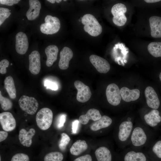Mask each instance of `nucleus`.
<instances>
[{
	"label": "nucleus",
	"mask_w": 161,
	"mask_h": 161,
	"mask_svg": "<svg viewBox=\"0 0 161 161\" xmlns=\"http://www.w3.org/2000/svg\"><path fill=\"white\" fill-rule=\"evenodd\" d=\"M149 53L155 57H161V42H153L148 46Z\"/></svg>",
	"instance_id": "cd10ccee"
},
{
	"label": "nucleus",
	"mask_w": 161,
	"mask_h": 161,
	"mask_svg": "<svg viewBox=\"0 0 161 161\" xmlns=\"http://www.w3.org/2000/svg\"><path fill=\"white\" fill-rule=\"evenodd\" d=\"M62 1L61 0H56V2L57 3H59Z\"/></svg>",
	"instance_id": "c03bdc74"
},
{
	"label": "nucleus",
	"mask_w": 161,
	"mask_h": 161,
	"mask_svg": "<svg viewBox=\"0 0 161 161\" xmlns=\"http://www.w3.org/2000/svg\"><path fill=\"white\" fill-rule=\"evenodd\" d=\"M74 161H92V159L90 155L87 154L76 158Z\"/></svg>",
	"instance_id": "58836bf2"
},
{
	"label": "nucleus",
	"mask_w": 161,
	"mask_h": 161,
	"mask_svg": "<svg viewBox=\"0 0 161 161\" xmlns=\"http://www.w3.org/2000/svg\"><path fill=\"white\" fill-rule=\"evenodd\" d=\"M47 1L52 4H54L56 2V0H47Z\"/></svg>",
	"instance_id": "37998d69"
},
{
	"label": "nucleus",
	"mask_w": 161,
	"mask_h": 161,
	"mask_svg": "<svg viewBox=\"0 0 161 161\" xmlns=\"http://www.w3.org/2000/svg\"><path fill=\"white\" fill-rule=\"evenodd\" d=\"M73 52L71 49L66 47H64L60 52V58L58 63L59 68L62 70L67 69L69 62L73 56Z\"/></svg>",
	"instance_id": "ddd939ff"
},
{
	"label": "nucleus",
	"mask_w": 161,
	"mask_h": 161,
	"mask_svg": "<svg viewBox=\"0 0 161 161\" xmlns=\"http://www.w3.org/2000/svg\"><path fill=\"white\" fill-rule=\"evenodd\" d=\"M11 65H12V64H11Z\"/></svg>",
	"instance_id": "de8ad7c7"
},
{
	"label": "nucleus",
	"mask_w": 161,
	"mask_h": 161,
	"mask_svg": "<svg viewBox=\"0 0 161 161\" xmlns=\"http://www.w3.org/2000/svg\"><path fill=\"white\" fill-rule=\"evenodd\" d=\"M53 117V113L50 109L47 108H42L38 112L36 115L37 125L41 129L47 130L51 125Z\"/></svg>",
	"instance_id": "f03ea898"
},
{
	"label": "nucleus",
	"mask_w": 161,
	"mask_h": 161,
	"mask_svg": "<svg viewBox=\"0 0 161 161\" xmlns=\"http://www.w3.org/2000/svg\"><path fill=\"white\" fill-rule=\"evenodd\" d=\"M20 1V0H0L1 4L8 6H11L14 4H17Z\"/></svg>",
	"instance_id": "4c0bfd02"
},
{
	"label": "nucleus",
	"mask_w": 161,
	"mask_h": 161,
	"mask_svg": "<svg viewBox=\"0 0 161 161\" xmlns=\"http://www.w3.org/2000/svg\"><path fill=\"white\" fill-rule=\"evenodd\" d=\"M80 122L79 120H74L72 123V131L73 133H76Z\"/></svg>",
	"instance_id": "ea45409f"
},
{
	"label": "nucleus",
	"mask_w": 161,
	"mask_h": 161,
	"mask_svg": "<svg viewBox=\"0 0 161 161\" xmlns=\"http://www.w3.org/2000/svg\"><path fill=\"white\" fill-rule=\"evenodd\" d=\"M30 7L27 11L26 16L29 20H33L39 16L41 9V4L38 0H29Z\"/></svg>",
	"instance_id": "f3484780"
},
{
	"label": "nucleus",
	"mask_w": 161,
	"mask_h": 161,
	"mask_svg": "<svg viewBox=\"0 0 161 161\" xmlns=\"http://www.w3.org/2000/svg\"><path fill=\"white\" fill-rule=\"evenodd\" d=\"M88 148V145L84 140H80L76 141L70 149V151L72 155H79L85 151Z\"/></svg>",
	"instance_id": "b1692460"
},
{
	"label": "nucleus",
	"mask_w": 161,
	"mask_h": 161,
	"mask_svg": "<svg viewBox=\"0 0 161 161\" xmlns=\"http://www.w3.org/2000/svg\"><path fill=\"white\" fill-rule=\"evenodd\" d=\"M120 92L122 98L126 102L136 100L140 96V91L137 89H130L127 87H124L120 89Z\"/></svg>",
	"instance_id": "a211bd4d"
},
{
	"label": "nucleus",
	"mask_w": 161,
	"mask_h": 161,
	"mask_svg": "<svg viewBox=\"0 0 161 161\" xmlns=\"http://www.w3.org/2000/svg\"><path fill=\"white\" fill-rule=\"evenodd\" d=\"M45 23L40 26L41 32L47 35H52L57 32L61 27V23L58 18L50 15L46 16L44 18Z\"/></svg>",
	"instance_id": "7ed1b4c3"
},
{
	"label": "nucleus",
	"mask_w": 161,
	"mask_h": 161,
	"mask_svg": "<svg viewBox=\"0 0 161 161\" xmlns=\"http://www.w3.org/2000/svg\"><path fill=\"white\" fill-rule=\"evenodd\" d=\"M0 122L4 130L10 131L16 126V120L12 114L9 112H4L0 114Z\"/></svg>",
	"instance_id": "6e6552de"
},
{
	"label": "nucleus",
	"mask_w": 161,
	"mask_h": 161,
	"mask_svg": "<svg viewBox=\"0 0 161 161\" xmlns=\"http://www.w3.org/2000/svg\"><path fill=\"white\" fill-rule=\"evenodd\" d=\"M161 1L160 0H145L144 1L147 3H154Z\"/></svg>",
	"instance_id": "79ce46f5"
},
{
	"label": "nucleus",
	"mask_w": 161,
	"mask_h": 161,
	"mask_svg": "<svg viewBox=\"0 0 161 161\" xmlns=\"http://www.w3.org/2000/svg\"><path fill=\"white\" fill-rule=\"evenodd\" d=\"M0 103L2 109L4 111H7L12 108L13 104L8 98L3 97L0 91Z\"/></svg>",
	"instance_id": "c756f323"
},
{
	"label": "nucleus",
	"mask_w": 161,
	"mask_h": 161,
	"mask_svg": "<svg viewBox=\"0 0 161 161\" xmlns=\"http://www.w3.org/2000/svg\"><path fill=\"white\" fill-rule=\"evenodd\" d=\"M64 156L61 153L54 151L49 153L44 157V161H62Z\"/></svg>",
	"instance_id": "c85d7f7f"
},
{
	"label": "nucleus",
	"mask_w": 161,
	"mask_h": 161,
	"mask_svg": "<svg viewBox=\"0 0 161 161\" xmlns=\"http://www.w3.org/2000/svg\"><path fill=\"white\" fill-rule=\"evenodd\" d=\"M8 133L5 131H0V142H1L5 140L8 136Z\"/></svg>",
	"instance_id": "a19ab883"
},
{
	"label": "nucleus",
	"mask_w": 161,
	"mask_h": 161,
	"mask_svg": "<svg viewBox=\"0 0 161 161\" xmlns=\"http://www.w3.org/2000/svg\"><path fill=\"white\" fill-rule=\"evenodd\" d=\"M29 59L30 71L33 74H38L41 68L40 56L39 52L36 50L32 51L29 55Z\"/></svg>",
	"instance_id": "9b49d317"
},
{
	"label": "nucleus",
	"mask_w": 161,
	"mask_h": 161,
	"mask_svg": "<svg viewBox=\"0 0 161 161\" xmlns=\"http://www.w3.org/2000/svg\"><path fill=\"white\" fill-rule=\"evenodd\" d=\"M64 1H66V0H64Z\"/></svg>",
	"instance_id": "49530a36"
},
{
	"label": "nucleus",
	"mask_w": 161,
	"mask_h": 161,
	"mask_svg": "<svg viewBox=\"0 0 161 161\" xmlns=\"http://www.w3.org/2000/svg\"><path fill=\"white\" fill-rule=\"evenodd\" d=\"M74 84L78 91L76 97L77 100L81 103L87 101L92 95L89 87L78 80H76Z\"/></svg>",
	"instance_id": "0eeeda50"
},
{
	"label": "nucleus",
	"mask_w": 161,
	"mask_h": 161,
	"mask_svg": "<svg viewBox=\"0 0 161 161\" xmlns=\"http://www.w3.org/2000/svg\"><path fill=\"white\" fill-rule=\"evenodd\" d=\"M44 86L47 87V89H49L53 90H56L58 89V86L55 83L48 80L44 81Z\"/></svg>",
	"instance_id": "c9c22d12"
},
{
	"label": "nucleus",
	"mask_w": 161,
	"mask_h": 161,
	"mask_svg": "<svg viewBox=\"0 0 161 161\" xmlns=\"http://www.w3.org/2000/svg\"><path fill=\"white\" fill-rule=\"evenodd\" d=\"M159 77H160V81H161V72L160 73V75H159Z\"/></svg>",
	"instance_id": "a18cd8bd"
},
{
	"label": "nucleus",
	"mask_w": 161,
	"mask_h": 161,
	"mask_svg": "<svg viewBox=\"0 0 161 161\" xmlns=\"http://www.w3.org/2000/svg\"><path fill=\"white\" fill-rule=\"evenodd\" d=\"M70 140L69 136L66 133H63L61 134V138L60 141L58 146L62 151L64 150Z\"/></svg>",
	"instance_id": "7c9ffc66"
},
{
	"label": "nucleus",
	"mask_w": 161,
	"mask_h": 161,
	"mask_svg": "<svg viewBox=\"0 0 161 161\" xmlns=\"http://www.w3.org/2000/svg\"><path fill=\"white\" fill-rule=\"evenodd\" d=\"M152 151L157 156L161 159V140L157 142L152 148Z\"/></svg>",
	"instance_id": "72a5a7b5"
},
{
	"label": "nucleus",
	"mask_w": 161,
	"mask_h": 161,
	"mask_svg": "<svg viewBox=\"0 0 161 161\" xmlns=\"http://www.w3.org/2000/svg\"><path fill=\"white\" fill-rule=\"evenodd\" d=\"M112 122V120L110 117L104 115L99 119L93 122L91 124L90 128L92 131H97L108 127L111 125Z\"/></svg>",
	"instance_id": "4be33fe9"
},
{
	"label": "nucleus",
	"mask_w": 161,
	"mask_h": 161,
	"mask_svg": "<svg viewBox=\"0 0 161 161\" xmlns=\"http://www.w3.org/2000/svg\"><path fill=\"white\" fill-rule=\"evenodd\" d=\"M90 62L100 73H106L109 70L110 65L105 59L98 56L92 55L89 57Z\"/></svg>",
	"instance_id": "1a4fd4ad"
},
{
	"label": "nucleus",
	"mask_w": 161,
	"mask_h": 161,
	"mask_svg": "<svg viewBox=\"0 0 161 161\" xmlns=\"http://www.w3.org/2000/svg\"><path fill=\"white\" fill-rule=\"evenodd\" d=\"M81 22L84 25V31L90 35L97 36L101 33L102 26L93 15L90 14L84 15L81 18Z\"/></svg>",
	"instance_id": "f257e3e1"
},
{
	"label": "nucleus",
	"mask_w": 161,
	"mask_h": 161,
	"mask_svg": "<svg viewBox=\"0 0 161 161\" xmlns=\"http://www.w3.org/2000/svg\"><path fill=\"white\" fill-rule=\"evenodd\" d=\"M35 133V130L32 128L30 129L28 131L24 129H21L19 131L18 136L20 143L24 146H30L32 143V139Z\"/></svg>",
	"instance_id": "4468645a"
},
{
	"label": "nucleus",
	"mask_w": 161,
	"mask_h": 161,
	"mask_svg": "<svg viewBox=\"0 0 161 161\" xmlns=\"http://www.w3.org/2000/svg\"><path fill=\"white\" fill-rule=\"evenodd\" d=\"M11 161H30L28 156L23 153H18L12 157Z\"/></svg>",
	"instance_id": "473e14b6"
},
{
	"label": "nucleus",
	"mask_w": 161,
	"mask_h": 161,
	"mask_svg": "<svg viewBox=\"0 0 161 161\" xmlns=\"http://www.w3.org/2000/svg\"><path fill=\"white\" fill-rule=\"evenodd\" d=\"M4 87L10 97L12 99L16 97V90L14 82L11 76L6 77L4 81Z\"/></svg>",
	"instance_id": "a878e982"
},
{
	"label": "nucleus",
	"mask_w": 161,
	"mask_h": 161,
	"mask_svg": "<svg viewBox=\"0 0 161 161\" xmlns=\"http://www.w3.org/2000/svg\"><path fill=\"white\" fill-rule=\"evenodd\" d=\"M132 127L133 124L130 121H125L122 122L119 126V139L122 141L126 140L130 134Z\"/></svg>",
	"instance_id": "412c9836"
},
{
	"label": "nucleus",
	"mask_w": 161,
	"mask_h": 161,
	"mask_svg": "<svg viewBox=\"0 0 161 161\" xmlns=\"http://www.w3.org/2000/svg\"><path fill=\"white\" fill-rule=\"evenodd\" d=\"M151 34L154 38H161V17L153 16L149 18Z\"/></svg>",
	"instance_id": "dca6fc26"
},
{
	"label": "nucleus",
	"mask_w": 161,
	"mask_h": 161,
	"mask_svg": "<svg viewBox=\"0 0 161 161\" xmlns=\"http://www.w3.org/2000/svg\"><path fill=\"white\" fill-rule=\"evenodd\" d=\"M11 10L8 9L4 7L0 8V26L8 18L11 14Z\"/></svg>",
	"instance_id": "2f4dec72"
},
{
	"label": "nucleus",
	"mask_w": 161,
	"mask_h": 161,
	"mask_svg": "<svg viewBox=\"0 0 161 161\" xmlns=\"http://www.w3.org/2000/svg\"><path fill=\"white\" fill-rule=\"evenodd\" d=\"M18 103L21 109L30 115L34 114L39 106L37 101L34 97L25 95L20 97Z\"/></svg>",
	"instance_id": "20e7f679"
},
{
	"label": "nucleus",
	"mask_w": 161,
	"mask_h": 161,
	"mask_svg": "<svg viewBox=\"0 0 161 161\" xmlns=\"http://www.w3.org/2000/svg\"><path fill=\"white\" fill-rule=\"evenodd\" d=\"M159 114V112L158 110L156 109L151 110L144 116L146 123L151 127L156 126L161 121V117Z\"/></svg>",
	"instance_id": "5701e85b"
},
{
	"label": "nucleus",
	"mask_w": 161,
	"mask_h": 161,
	"mask_svg": "<svg viewBox=\"0 0 161 161\" xmlns=\"http://www.w3.org/2000/svg\"><path fill=\"white\" fill-rule=\"evenodd\" d=\"M106 95L108 101L111 105L116 106L120 103L121 97L120 89L116 84L112 83L108 86Z\"/></svg>",
	"instance_id": "423d86ee"
},
{
	"label": "nucleus",
	"mask_w": 161,
	"mask_h": 161,
	"mask_svg": "<svg viewBox=\"0 0 161 161\" xmlns=\"http://www.w3.org/2000/svg\"><path fill=\"white\" fill-rule=\"evenodd\" d=\"M97 161H112L111 152L106 147L103 146L98 148L95 152Z\"/></svg>",
	"instance_id": "393cba45"
},
{
	"label": "nucleus",
	"mask_w": 161,
	"mask_h": 161,
	"mask_svg": "<svg viewBox=\"0 0 161 161\" xmlns=\"http://www.w3.org/2000/svg\"><path fill=\"white\" fill-rule=\"evenodd\" d=\"M133 145L136 146L144 145L147 140V137L142 128L139 127L135 128L133 130L131 137Z\"/></svg>",
	"instance_id": "2eb2a0df"
},
{
	"label": "nucleus",
	"mask_w": 161,
	"mask_h": 161,
	"mask_svg": "<svg viewBox=\"0 0 161 161\" xmlns=\"http://www.w3.org/2000/svg\"><path fill=\"white\" fill-rule=\"evenodd\" d=\"M145 94L146 103L148 106L154 109L158 108L160 105V101L154 89L151 86L147 87L145 91Z\"/></svg>",
	"instance_id": "f8f14e48"
},
{
	"label": "nucleus",
	"mask_w": 161,
	"mask_h": 161,
	"mask_svg": "<svg viewBox=\"0 0 161 161\" xmlns=\"http://www.w3.org/2000/svg\"><path fill=\"white\" fill-rule=\"evenodd\" d=\"M29 47L27 37L26 34L21 32L18 33L16 35L15 48L17 52L24 55L27 52Z\"/></svg>",
	"instance_id": "9d476101"
},
{
	"label": "nucleus",
	"mask_w": 161,
	"mask_h": 161,
	"mask_svg": "<svg viewBox=\"0 0 161 161\" xmlns=\"http://www.w3.org/2000/svg\"><path fill=\"white\" fill-rule=\"evenodd\" d=\"M145 155L141 152L131 151L127 152L124 156L123 161H146Z\"/></svg>",
	"instance_id": "bb28decb"
},
{
	"label": "nucleus",
	"mask_w": 161,
	"mask_h": 161,
	"mask_svg": "<svg viewBox=\"0 0 161 161\" xmlns=\"http://www.w3.org/2000/svg\"><path fill=\"white\" fill-rule=\"evenodd\" d=\"M101 117L98 110L91 109L87 111L86 114L80 116L78 120L80 123L86 125L88 123L90 120L96 121L99 119Z\"/></svg>",
	"instance_id": "6ab92c4d"
},
{
	"label": "nucleus",
	"mask_w": 161,
	"mask_h": 161,
	"mask_svg": "<svg viewBox=\"0 0 161 161\" xmlns=\"http://www.w3.org/2000/svg\"><path fill=\"white\" fill-rule=\"evenodd\" d=\"M66 115L65 114L61 115L58 117L57 127L60 129L63 127L66 120Z\"/></svg>",
	"instance_id": "e433bc0d"
},
{
	"label": "nucleus",
	"mask_w": 161,
	"mask_h": 161,
	"mask_svg": "<svg viewBox=\"0 0 161 161\" xmlns=\"http://www.w3.org/2000/svg\"><path fill=\"white\" fill-rule=\"evenodd\" d=\"M9 64V62L6 59H4L0 62V73L1 74H5L6 73V68Z\"/></svg>",
	"instance_id": "f704fd0d"
},
{
	"label": "nucleus",
	"mask_w": 161,
	"mask_h": 161,
	"mask_svg": "<svg viewBox=\"0 0 161 161\" xmlns=\"http://www.w3.org/2000/svg\"><path fill=\"white\" fill-rule=\"evenodd\" d=\"M127 11L126 6L122 3L114 4L112 7L111 13L113 16L112 21L114 23L118 26H122L127 21V18L125 13Z\"/></svg>",
	"instance_id": "39448f33"
},
{
	"label": "nucleus",
	"mask_w": 161,
	"mask_h": 161,
	"mask_svg": "<svg viewBox=\"0 0 161 161\" xmlns=\"http://www.w3.org/2000/svg\"><path fill=\"white\" fill-rule=\"evenodd\" d=\"M58 52V47L55 45H50L47 47L45 49L47 59L46 65L48 67L51 66L57 60Z\"/></svg>",
	"instance_id": "aec40b11"
}]
</instances>
